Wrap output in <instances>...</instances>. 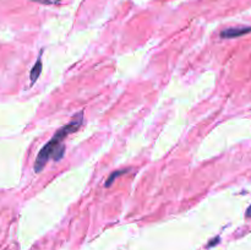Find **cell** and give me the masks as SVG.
<instances>
[{
	"instance_id": "6",
	"label": "cell",
	"mask_w": 251,
	"mask_h": 250,
	"mask_svg": "<svg viewBox=\"0 0 251 250\" xmlns=\"http://www.w3.org/2000/svg\"><path fill=\"white\" fill-rule=\"evenodd\" d=\"M247 217L251 218V205H250V207L247 210Z\"/></svg>"
},
{
	"instance_id": "1",
	"label": "cell",
	"mask_w": 251,
	"mask_h": 250,
	"mask_svg": "<svg viewBox=\"0 0 251 250\" xmlns=\"http://www.w3.org/2000/svg\"><path fill=\"white\" fill-rule=\"evenodd\" d=\"M83 122V112L77 113V114L74 117V119L70 123H68L66 125H64L63 127L58 130V131L54 134V136L47 142L43 146V149L39 151V153L37 154L36 162H34V172L39 173V172L43 171V168L46 167L47 162L49 159H53V161H59V159L63 158L64 152H65V146L63 145V141L73 132H76L81 127Z\"/></svg>"
},
{
	"instance_id": "3",
	"label": "cell",
	"mask_w": 251,
	"mask_h": 250,
	"mask_svg": "<svg viewBox=\"0 0 251 250\" xmlns=\"http://www.w3.org/2000/svg\"><path fill=\"white\" fill-rule=\"evenodd\" d=\"M41 73H42V59L38 58V60L36 61L34 66L32 68L31 74H29V78H31V83H29V85L33 86V83L38 80Z\"/></svg>"
},
{
	"instance_id": "4",
	"label": "cell",
	"mask_w": 251,
	"mask_h": 250,
	"mask_svg": "<svg viewBox=\"0 0 251 250\" xmlns=\"http://www.w3.org/2000/svg\"><path fill=\"white\" fill-rule=\"evenodd\" d=\"M127 172H129V169H120V171L113 172V173L109 175V178L107 179V181H105L104 186H107V188H108V186H110V185H112L113 180H114L115 178H118V176L123 175V174H124V173H127Z\"/></svg>"
},
{
	"instance_id": "5",
	"label": "cell",
	"mask_w": 251,
	"mask_h": 250,
	"mask_svg": "<svg viewBox=\"0 0 251 250\" xmlns=\"http://www.w3.org/2000/svg\"><path fill=\"white\" fill-rule=\"evenodd\" d=\"M34 1L41 2V4H44V5H51V4H58V2H60L61 0H34Z\"/></svg>"
},
{
	"instance_id": "2",
	"label": "cell",
	"mask_w": 251,
	"mask_h": 250,
	"mask_svg": "<svg viewBox=\"0 0 251 250\" xmlns=\"http://www.w3.org/2000/svg\"><path fill=\"white\" fill-rule=\"evenodd\" d=\"M250 31L251 27H232V28H227L221 32V37L222 38H235V37L249 33Z\"/></svg>"
}]
</instances>
